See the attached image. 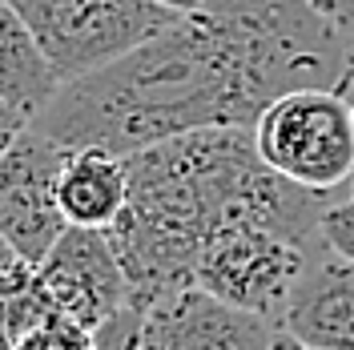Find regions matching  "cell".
I'll return each mask as SVG.
<instances>
[{
	"label": "cell",
	"instance_id": "obj_10",
	"mask_svg": "<svg viewBox=\"0 0 354 350\" xmlns=\"http://www.w3.org/2000/svg\"><path fill=\"white\" fill-rule=\"evenodd\" d=\"M57 201L68 225L109 230L129 201V169L125 157L109 149H68L57 181Z\"/></svg>",
	"mask_w": 354,
	"mask_h": 350
},
{
	"label": "cell",
	"instance_id": "obj_8",
	"mask_svg": "<svg viewBox=\"0 0 354 350\" xmlns=\"http://www.w3.org/2000/svg\"><path fill=\"white\" fill-rule=\"evenodd\" d=\"M274 334L270 318L194 286L141 314L137 350H270Z\"/></svg>",
	"mask_w": 354,
	"mask_h": 350
},
{
	"label": "cell",
	"instance_id": "obj_3",
	"mask_svg": "<svg viewBox=\"0 0 354 350\" xmlns=\"http://www.w3.org/2000/svg\"><path fill=\"white\" fill-rule=\"evenodd\" d=\"M254 149L286 181L338 194L354 177L351 101L338 89H290L254 121Z\"/></svg>",
	"mask_w": 354,
	"mask_h": 350
},
{
	"label": "cell",
	"instance_id": "obj_14",
	"mask_svg": "<svg viewBox=\"0 0 354 350\" xmlns=\"http://www.w3.org/2000/svg\"><path fill=\"white\" fill-rule=\"evenodd\" d=\"M322 241L334 254L354 262V201L351 197H334L322 214Z\"/></svg>",
	"mask_w": 354,
	"mask_h": 350
},
{
	"label": "cell",
	"instance_id": "obj_12",
	"mask_svg": "<svg viewBox=\"0 0 354 350\" xmlns=\"http://www.w3.org/2000/svg\"><path fill=\"white\" fill-rule=\"evenodd\" d=\"M53 314L57 306L44 290L37 266L17 262L8 274H0V350H17L24 334H32Z\"/></svg>",
	"mask_w": 354,
	"mask_h": 350
},
{
	"label": "cell",
	"instance_id": "obj_13",
	"mask_svg": "<svg viewBox=\"0 0 354 350\" xmlns=\"http://www.w3.org/2000/svg\"><path fill=\"white\" fill-rule=\"evenodd\" d=\"M17 350H101V347H97V334L93 330L77 326L65 314H53L32 334H24L21 342H17Z\"/></svg>",
	"mask_w": 354,
	"mask_h": 350
},
{
	"label": "cell",
	"instance_id": "obj_6",
	"mask_svg": "<svg viewBox=\"0 0 354 350\" xmlns=\"http://www.w3.org/2000/svg\"><path fill=\"white\" fill-rule=\"evenodd\" d=\"M65 154V145L37 125H28L0 154V238L28 266L41 262L68 230L65 210L57 201Z\"/></svg>",
	"mask_w": 354,
	"mask_h": 350
},
{
	"label": "cell",
	"instance_id": "obj_22",
	"mask_svg": "<svg viewBox=\"0 0 354 350\" xmlns=\"http://www.w3.org/2000/svg\"><path fill=\"white\" fill-rule=\"evenodd\" d=\"M346 101H351V125H354V93H351V97H346Z\"/></svg>",
	"mask_w": 354,
	"mask_h": 350
},
{
	"label": "cell",
	"instance_id": "obj_2",
	"mask_svg": "<svg viewBox=\"0 0 354 350\" xmlns=\"http://www.w3.org/2000/svg\"><path fill=\"white\" fill-rule=\"evenodd\" d=\"M129 201L109 241L129 282V310L194 290L198 254L218 230L274 225L298 241H322V214L334 194L286 181L254 149L242 125L181 133L125 157Z\"/></svg>",
	"mask_w": 354,
	"mask_h": 350
},
{
	"label": "cell",
	"instance_id": "obj_5",
	"mask_svg": "<svg viewBox=\"0 0 354 350\" xmlns=\"http://www.w3.org/2000/svg\"><path fill=\"white\" fill-rule=\"evenodd\" d=\"M322 246L298 241L274 225H230L201 246L194 286L278 326L294 282Z\"/></svg>",
	"mask_w": 354,
	"mask_h": 350
},
{
	"label": "cell",
	"instance_id": "obj_4",
	"mask_svg": "<svg viewBox=\"0 0 354 350\" xmlns=\"http://www.w3.org/2000/svg\"><path fill=\"white\" fill-rule=\"evenodd\" d=\"M61 85L97 73L177 21L157 0H8Z\"/></svg>",
	"mask_w": 354,
	"mask_h": 350
},
{
	"label": "cell",
	"instance_id": "obj_17",
	"mask_svg": "<svg viewBox=\"0 0 354 350\" xmlns=\"http://www.w3.org/2000/svg\"><path fill=\"white\" fill-rule=\"evenodd\" d=\"M161 8H169V12H177V17H189V12H201L205 8V0H157Z\"/></svg>",
	"mask_w": 354,
	"mask_h": 350
},
{
	"label": "cell",
	"instance_id": "obj_15",
	"mask_svg": "<svg viewBox=\"0 0 354 350\" xmlns=\"http://www.w3.org/2000/svg\"><path fill=\"white\" fill-rule=\"evenodd\" d=\"M137 338H141V314L137 310H121L109 326L97 330L101 350H137Z\"/></svg>",
	"mask_w": 354,
	"mask_h": 350
},
{
	"label": "cell",
	"instance_id": "obj_16",
	"mask_svg": "<svg viewBox=\"0 0 354 350\" xmlns=\"http://www.w3.org/2000/svg\"><path fill=\"white\" fill-rule=\"evenodd\" d=\"M28 125H32V121H28L21 109H12V105H4V101H0V154H4V149H8V145H12Z\"/></svg>",
	"mask_w": 354,
	"mask_h": 350
},
{
	"label": "cell",
	"instance_id": "obj_20",
	"mask_svg": "<svg viewBox=\"0 0 354 350\" xmlns=\"http://www.w3.org/2000/svg\"><path fill=\"white\" fill-rule=\"evenodd\" d=\"M338 93H342V97L354 93V48H351V61H346V73H342V81H338Z\"/></svg>",
	"mask_w": 354,
	"mask_h": 350
},
{
	"label": "cell",
	"instance_id": "obj_19",
	"mask_svg": "<svg viewBox=\"0 0 354 350\" xmlns=\"http://www.w3.org/2000/svg\"><path fill=\"white\" fill-rule=\"evenodd\" d=\"M17 262H21V258H17V250H12L8 241L0 238V274H8V270H12Z\"/></svg>",
	"mask_w": 354,
	"mask_h": 350
},
{
	"label": "cell",
	"instance_id": "obj_11",
	"mask_svg": "<svg viewBox=\"0 0 354 350\" xmlns=\"http://www.w3.org/2000/svg\"><path fill=\"white\" fill-rule=\"evenodd\" d=\"M57 89L61 77L53 73L41 44L32 41L28 24L8 0H0V101L37 121L44 105L57 97Z\"/></svg>",
	"mask_w": 354,
	"mask_h": 350
},
{
	"label": "cell",
	"instance_id": "obj_18",
	"mask_svg": "<svg viewBox=\"0 0 354 350\" xmlns=\"http://www.w3.org/2000/svg\"><path fill=\"white\" fill-rule=\"evenodd\" d=\"M270 350H310L306 342H298V338H294V334H286V330H278V334H274V347Z\"/></svg>",
	"mask_w": 354,
	"mask_h": 350
},
{
	"label": "cell",
	"instance_id": "obj_21",
	"mask_svg": "<svg viewBox=\"0 0 354 350\" xmlns=\"http://www.w3.org/2000/svg\"><path fill=\"white\" fill-rule=\"evenodd\" d=\"M346 197H351V201H354V177H351V181H346Z\"/></svg>",
	"mask_w": 354,
	"mask_h": 350
},
{
	"label": "cell",
	"instance_id": "obj_7",
	"mask_svg": "<svg viewBox=\"0 0 354 350\" xmlns=\"http://www.w3.org/2000/svg\"><path fill=\"white\" fill-rule=\"evenodd\" d=\"M37 274L57 314L73 318L93 334L109 326L121 310H129V282L117 262L109 230L68 225L57 246L37 262Z\"/></svg>",
	"mask_w": 354,
	"mask_h": 350
},
{
	"label": "cell",
	"instance_id": "obj_9",
	"mask_svg": "<svg viewBox=\"0 0 354 350\" xmlns=\"http://www.w3.org/2000/svg\"><path fill=\"white\" fill-rule=\"evenodd\" d=\"M278 330L310 350H354V262L322 246L294 282Z\"/></svg>",
	"mask_w": 354,
	"mask_h": 350
},
{
	"label": "cell",
	"instance_id": "obj_1",
	"mask_svg": "<svg viewBox=\"0 0 354 350\" xmlns=\"http://www.w3.org/2000/svg\"><path fill=\"white\" fill-rule=\"evenodd\" d=\"M354 33L314 0H205L145 44L57 89L32 121L65 149L129 157L181 133L242 125L290 89H338Z\"/></svg>",
	"mask_w": 354,
	"mask_h": 350
}]
</instances>
